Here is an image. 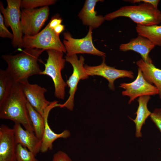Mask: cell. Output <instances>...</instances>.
Returning a JSON list of instances; mask_svg holds the SVG:
<instances>
[{
  "label": "cell",
  "instance_id": "cell-19",
  "mask_svg": "<svg viewBox=\"0 0 161 161\" xmlns=\"http://www.w3.org/2000/svg\"><path fill=\"white\" fill-rule=\"evenodd\" d=\"M150 98V96H143L139 97L137 100L138 106L136 112V118L134 119H131L135 125V136L138 138L142 137V127L145 124L146 120L151 113L147 107L148 103Z\"/></svg>",
  "mask_w": 161,
  "mask_h": 161
},
{
  "label": "cell",
  "instance_id": "cell-16",
  "mask_svg": "<svg viewBox=\"0 0 161 161\" xmlns=\"http://www.w3.org/2000/svg\"><path fill=\"white\" fill-rule=\"evenodd\" d=\"M56 107V105L55 104H51L45 111L43 117L45 128L40 151L42 153H45L48 150H52L53 143L56 140L60 138L66 139L71 135L70 131L68 130H65L60 134L56 133L52 130L49 125L48 118L49 113L52 109Z\"/></svg>",
  "mask_w": 161,
  "mask_h": 161
},
{
  "label": "cell",
  "instance_id": "cell-22",
  "mask_svg": "<svg viewBox=\"0 0 161 161\" xmlns=\"http://www.w3.org/2000/svg\"><path fill=\"white\" fill-rule=\"evenodd\" d=\"M15 82L6 69L0 70V104L7 96Z\"/></svg>",
  "mask_w": 161,
  "mask_h": 161
},
{
  "label": "cell",
  "instance_id": "cell-11",
  "mask_svg": "<svg viewBox=\"0 0 161 161\" xmlns=\"http://www.w3.org/2000/svg\"><path fill=\"white\" fill-rule=\"evenodd\" d=\"M101 64L98 66H90L84 65L86 73L89 76L97 75L103 77L109 82L108 87L111 90H114V81L120 78H134L133 72L130 70L119 69L107 65L105 62V57H102Z\"/></svg>",
  "mask_w": 161,
  "mask_h": 161
},
{
  "label": "cell",
  "instance_id": "cell-17",
  "mask_svg": "<svg viewBox=\"0 0 161 161\" xmlns=\"http://www.w3.org/2000/svg\"><path fill=\"white\" fill-rule=\"evenodd\" d=\"M101 0H86L78 16L83 24L94 29L100 27L105 20L102 15H97L95 10L96 3Z\"/></svg>",
  "mask_w": 161,
  "mask_h": 161
},
{
  "label": "cell",
  "instance_id": "cell-12",
  "mask_svg": "<svg viewBox=\"0 0 161 161\" xmlns=\"http://www.w3.org/2000/svg\"><path fill=\"white\" fill-rule=\"evenodd\" d=\"M21 83L28 102L43 117L45 112L52 103V102L48 101L45 98L44 94L47 90L38 84H30L28 81Z\"/></svg>",
  "mask_w": 161,
  "mask_h": 161
},
{
  "label": "cell",
  "instance_id": "cell-5",
  "mask_svg": "<svg viewBox=\"0 0 161 161\" xmlns=\"http://www.w3.org/2000/svg\"><path fill=\"white\" fill-rule=\"evenodd\" d=\"M59 35L50 28L48 23L41 31L34 35H24L22 47L45 50L53 49L64 53L66 50Z\"/></svg>",
  "mask_w": 161,
  "mask_h": 161
},
{
  "label": "cell",
  "instance_id": "cell-13",
  "mask_svg": "<svg viewBox=\"0 0 161 161\" xmlns=\"http://www.w3.org/2000/svg\"><path fill=\"white\" fill-rule=\"evenodd\" d=\"M17 145L13 129L1 124L0 126V161H16Z\"/></svg>",
  "mask_w": 161,
  "mask_h": 161
},
{
  "label": "cell",
  "instance_id": "cell-21",
  "mask_svg": "<svg viewBox=\"0 0 161 161\" xmlns=\"http://www.w3.org/2000/svg\"><path fill=\"white\" fill-rule=\"evenodd\" d=\"M27 107L34 129V133L38 138L42 140L45 128L44 119L28 101Z\"/></svg>",
  "mask_w": 161,
  "mask_h": 161
},
{
  "label": "cell",
  "instance_id": "cell-27",
  "mask_svg": "<svg viewBox=\"0 0 161 161\" xmlns=\"http://www.w3.org/2000/svg\"><path fill=\"white\" fill-rule=\"evenodd\" d=\"M52 161H72L69 156L64 151H59L53 155Z\"/></svg>",
  "mask_w": 161,
  "mask_h": 161
},
{
  "label": "cell",
  "instance_id": "cell-28",
  "mask_svg": "<svg viewBox=\"0 0 161 161\" xmlns=\"http://www.w3.org/2000/svg\"><path fill=\"white\" fill-rule=\"evenodd\" d=\"M126 1H128L133 3H148L152 5L154 7L158 9V5L160 2L159 0H125Z\"/></svg>",
  "mask_w": 161,
  "mask_h": 161
},
{
  "label": "cell",
  "instance_id": "cell-10",
  "mask_svg": "<svg viewBox=\"0 0 161 161\" xmlns=\"http://www.w3.org/2000/svg\"><path fill=\"white\" fill-rule=\"evenodd\" d=\"M119 87L125 89L122 92V95L129 97V104L137 97L154 95L158 94L157 88L145 80L142 71L139 68L137 76L134 81L130 83H121Z\"/></svg>",
  "mask_w": 161,
  "mask_h": 161
},
{
  "label": "cell",
  "instance_id": "cell-25",
  "mask_svg": "<svg viewBox=\"0 0 161 161\" xmlns=\"http://www.w3.org/2000/svg\"><path fill=\"white\" fill-rule=\"evenodd\" d=\"M150 117L161 132V108L155 109Z\"/></svg>",
  "mask_w": 161,
  "mask_h": 161
},
{
  "label": "cell",
  "instance_id": "cell-8",
  "mask_svg": "<svg viewBox=\"0 0 161 161\" xmlns=\"http://www.w3.org/2000/svg\"><path fill=\"white\" fill-rule=\"evenodd\" d=\"M93 29L89 27L88 33L80 39L73 38L68 32L63 33V43L66 50V56H69L79 53H87L105 57L106 54L98 50L94 45L92 41Z\"/></svg>",
  "mask_w": 161,
  "mask_h": 161
},
{
  "label": "cell",
  "instance_id": "cell-14",
  "mask_svg": "<svg viewBox=\"0 0 161 161\" xmlns=\"http://www.w3.org/2000/svg\"><path fill=\"white\" fill-rule=\"evenodd\" d=\"M13 129L17 144L26 147L36 156L40 152L42 140L38 138L34 133L24 129L18 123H15Z\"/></svg>",
  "mask_w": 161,
  "mask_h": 161
},
{
  "label": "cell",
  "instance_id": "cell-3",
  "mask_svg": "<svg viewBox=\"0 0 161 161\" xmlns=\"http://www.w3.org/2000/svg\"><path fill=\"white\" fill-rule=\"evenodd\" d=\"M120 17H128L137 25L143 26L158 25L161 22V12L148 3L123 6L104 17L105 20L111 21Z\"/></svg>",
  "mask_w": 161,
  "mask_h": 161
},
{
  "label": "cell",
  "instance_id": "cell-29",
  "mask_svg": "<svg viewBox=\"0 0 161 161\" xmlns=\"http://www.w3.org/2000/svg\"><path fill=\"white\" fill-rule=\"evenodd\" d=\"M62 19L59 17L58 15H55L51 18L49 23V27L53 29L58 25L61 24L62 22Z\"/></svg>",
  "mask_w": 161,
  "mask_h": 161
},
{
  "label": "cell",
  "instance_id": "cell-2",
  "mask_svg": "<svg viewBox=\"0 0 161 161\" xmlns=\"http://www.w3.org/2000/svg\"><path fill=\"white\" fill-rule=\"evenodd\" d=\"M45 50L38 48H25L16 55H4L1 57L7 63L6 69L15 82L21 83L28 81V78L40 75L42 71L38 63L40 55Z\"/></svg>",
  "mask_w": 161,
  "mask_h": 161
},
{
  "label": "cell",
  "instance_id": "cell-24",
  "mask_svg": "<svg viewBox=\"0 0 161 161\" xmlns=\"http://www.w3.org/2000/svg\"><path fill=\"white\" fill-rule=\"evenodd\" d=\"M56 1L55 0H22L21 1V8H36L39 7H43L54 4Z\"/></svg>",
  "mask_w": 161,
  "mask_h": 161
},
{
  "label": "cell",
  "instance_id": "cell-7",
  "mask_svg": "<svg viewBox=\"0 0 161 161\" xmlns=\"http://www.w3.org/2000/svg\"><path fill=\"white\" fill-rule=\"evenodd\" d=\"M49 12L48 6L22 9L20 13V25L23 34L34 35L38 33L47 20Z\"/></svg>",
  "mask_w": 161,
  "mask_h": 161
},
{
  "label": "cell",
  "instance_id": "cell-6",
  "mask_svg": "<svg viewBox=\"0 0 161 161\" xmlns=\"http://www.w3.org/2000/svg\"><path fill=\"white\" fill-rule=\"evenodd\" d=\"M7 6L5 8L3 3L0 2V9L4 16L5 25L10 27L12 31L13 38L12 44L15 47H22L23 36L20 25L21 0H7Z\"/></svg>",
  "mask_w": 161,
  "mask_h": 161
},
{
  "label": "cell",
  "instance_id": "cell-1",
  "mask_svg": "<svg viewBox=\"0 0 161 161\" xmlns=\"http://www.w3.org/2000/svg\"><path fill=\"white\" fill-rule=\"evenodd\" d=\"M27 102L21 83L15 82L7 96L0 104V119L11 120L34 133L27 108Z\"/></svg>",
  "mask_w": 161,
  "mask_h": 161
},
{
  "label": "cell",
  "instance_id": "cell-30",
  "mask_svg": "<svg viewBox=\"0 0 161 161\" xmlns=\"http://www.w3.org/2000/svg\"><path fill=\"white\" fill-rule=\"evenodd\" d=\"M64 29V26L61 24L57 26L53 29L56 33L59 35Z\"/></svg>",
  "mask_w": 161,
  "mask_h": 161
},
{
  "label": "cell",
  "instance_id": "cell-20",
  "mask_svg": "<svg viewBox=\"0 0 161 161\" xmlns=\"http://www.w3.org/2000/svg\"><path fill=\"white\" fill-rule=\"evenodd\" d=\"M136 29L138 35L148 39L155 46H161V25L143 26L137 25Z\"/></svg>",
  "mask_w": 161,
  "mask_h": 161
},
{
  "label": "cell",
  "instance_id": "cell-18",
  "mask_svg": "<svg viewBox=\"0 0 161 161\" xmlns=\"http://www.w3.org/2000/svg\"><path fill=\"white\" fill-rule=\"evenodd\" d=\"M136 64L145 80L150 83L154 84L157 89L158 95L161 99V69L157 68L153 63H148L142 59L137 61Z\"/></svg>",
  "mask_w": 161,
  "mask_h": 161
},
{
  "label": "cell",
  "instance_id": "cell-26",
  "mask_svg": "<svg viewBox=\"0 0 161 161\" xmlns=\"http://www.w3.org/2000/svg\"><path fill=\"white\" fill-rule=\"evenodd\" d=\"M0 37L3 38H9L12 40L13 38V34L7 29L5 24L4 19L1 13H0Z\"/></svg>",
  "mask_w": 161,
  "mask_h": 161
},
{
  "label": "cell",
  "instance_id": "cell-4",
  "mask_svg": "<svg viewBox=\"0 0 161 161\" xmlns=\"http://www.w3.org/2000/svg\"><path fill=\"white\" fill-rule=\"evenodd\" d=\"M46 51L48 58L46 63L44 64V70L40 75H47L52 78L54 83L55 97L63 100L65 96V88L67 85L61 74L66 61L65 59L63 58V52L53 49Z\"/></svg>",
  "mask_w": 161,
  "mask_h": 161
},
{
  "label": "cell",
  "instance_id": "cell-15",
  "mask_svg": "<svg viewBox=\"0 0 161 161\" xmlns=\"http://www.w3.org/2000/svg\"><path fill=\"white\" fill-rule=\"evenodd\" d=\"M155 46L154 44L149 39L138 35L136 38L131 39L128 43L121 44L119 49L123 52L133 50L136 52L140 55L144 61L151 63L153 61L149 57V54Z\"/></svg>",
  "mask_w": 161,
  "mask_h": 161
},
{
  "label": "cell",
  "instance_id": "cell-9",
  "mask_svg": "<svg viewBox=\"0 0 161 161\" xmlns=\"http://www.w3.org/2000/svg\"><path fill=\"white\" fill-rule=\"evenodd\" d=\"M66 61L70 63L73 68V72L71 75L67 80L66 83L69 88V97L63 104H60L61 108H66L72 111L74 106V95L77 89V85L79 81L87 78L89 76L86 73L84 64L85 59L82 55L78 58L77 55L71 56H66Z\"/></svg>",
  "mask_w": 161,
  "mask_h": 161
},
{
  "label": "cell",
  "instance_id": "cell-23",
  "mask_svg": "<svg viewBox=\"0 0 161 161\" xmlns=\"http://www.w3.org/2000/svg\"><path fill=\"white\" fill-rule=\"evenodd\" d=\"M36 155L26 147L20 144L17 145L16 151V161H39Z\"/></svg>",
  "mask_w": 161,
  "mask_h": 161
}]
</instances>
